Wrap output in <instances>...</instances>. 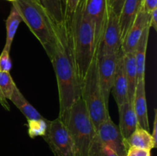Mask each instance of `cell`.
Here are the masks:
<instances>
[{
	"instance_id": "22",
	"label": "cell",
	"mask_w": 157,
	"mask_h": 156,
	"mask_svg": "<svg viewBox=\"0 0 157 156\" xmlns=\"http://www.w3.org/2000/svg\"><path fill=\"white\" fill-rule=\"evenodd\" d=\"M28 126V134L29 137L34 139L38 136H44L45 135L48 129V120L44 119H32V120H27Z\"/></svg>"
},
{
	"instance_id": "19",
	"label": "cell",
	"mask_w": 157,
	"mask_h": 156,
	"mask_svg": "<svg viewBox=\"0 0 157 156\" xmlns=\"http://www.w3.org/2000/svg\"><path fill=\"white\" fill-rule=\"evenodd\" d=\"M9 100L25 116L27 120L42 119L43 116L38 112V110L25 98L18 87L15 88Z\"/></svg>"
},
{
	"instance_id": "12",
	"label": "cell",
	"mask_w": 157,
	"mask_h": 156,
	"mask_svg": "<svg viewBox=\"0 0 157 156\" xmlns=\"http://www.w3.org/2000/svg\"><path fill=\"white\" fill-rule=\"evenodd\" d=\"M145 84V80L139 81L136 84L133 99V106L137 118L138 126L149 131L150 124H149Z\"/></svg>"
},
{
	"instance_id": "5",
	"label": "cell",
	"mask_w": 157,
	"mask_h": 156,
	"mask_svg": "<svg viewBox=\"0 0 157 156\" xmlns=\"http://www.w3.org/2000/svg\"><path fill=\"white\" fill-rule=\"evenodd\" d=\"M81 99L97 129L100 124L110 117L109 105L104 100L98 78L97 56L90 64L85 76L81 80Z\"/></svg>"
},
{
	"instance_id": "15",
	"label": "cell",
	"mask_w": 157,
	"mask_h": 156,
	"mask_svg": "<svg viewBox=\"0 0 157 156\" xmlns=\"http://www.w3.org/2000/svg\"><path fill=\"white\" fill-rule=\"evenodd\" d=\"M143 0H124L119 15L120 26H121L122 41L133 23L136 14L140 9Z\"/></svg>"
},
{
	"instance_id": "31",
	"label": "cell",
	"mask_w": 157,
	"mask_h": 156,
	"mask_svg": "<svg viewBox=\"0 0 157 156\" xmlns=\"http://www.w3.org/2000/svg\"><path fill=\"white\" fill-rule=\"evenodd\" d=\"M151 136L153 137L154 142L157 144V113L156 109L154 110V120H153V132L151 133Z\"/></svg>"
},
{
	"instance_id": "32",
	"label": "cell",
	"mask_w": 157,
	"mask_h": 156,
	"mask_svg": "<svg viewBox=\"0 0 157 156\" xmlns=\"http://www.w3.org/2000/svg\"><path fill=\"white\" fill-rule=\"evenodd\" d=\"M0 104L2 106V107L6 110H7V111H9V110H10V106H9V102H8L7 99L5 98V96H3L1 90H0Z\"/></svg>"
},
{
	"instance_id": "25",
	"label": "cell",
	"mask_w": 157,
	"mask_h": 156,
	"mask_svg": "<svg viewBox=\"0 0 157 156\" xmlns=\"http://www.w3.org/2000/svg\"><path fill=\"white\" fill-rule=\"evenodd\" d=\"M9 50L3 48L0 54V71L9 72L12 69V61L9 56Z\"/></svg>"
},
{
	"instance_id": "18",
	"label": "cell",
	"mask_w": 157,
	"mask_h": 156,
	"mask_svg": "<svg viewBox=\"0 0 157 156\" xmlns=\"http://www.w3.org/2000/svg\"><path fill=\"white\" fill-rule=\"evenodd\" d=\"M124 65L128 84V99L130 102H133L135 89L137 84V73L134 52L124 54Z\"/></svg>"
},
{
	"instance_id": "27",
	"label": "cell",
	"mask_w": 157,
	"mask_h": 156,
	"mask_svg": "<svg viewBox=\"0 0 157 156\" xmlns=\"http://www.w3.org/2000/svg\"><path fill=\"white\" fill-rule=\"evenodd\" d=\"M124 0H108L109 9H111L116 15H120Z\"/></svg>"
},
{
	"instance_id": "10",
	"label": "cell",
	"mask_w": 157,
	"mask_h": 156,
	"mask_svg": "<svg viewBox=\"0 0 157 156\" xmlns=\"http://www.w3.org/2000/svg\"><path fill=\"white\" fill-rule=\"evenodd\" d=\"M81 3L83 11L94 26L98 50L108 15V0H81Z\"/></svg>"
},
{
	"instance_id": "29",
	"label": "cell",
	"mask_w": 157,
	"mask_h": 156,
	"mask_svg": "<svg viewBox=\"0 0 157 156\" xmlns=\"http://www.w3.org/2000/svg\"><path fill=\"white\" fill-rule=\"evenodd\" d=\"M149 26L153 28L154 30H157V9H155L150 14V20H149Z\"/></svg>"
},
{
	"instance_id": "6",
	"label": "cell",
	"mask_w": 157,
	"mask_h": 156,
	"mask_svg": "<svg viewBox=\"0 0 157 156\" xmlns=\"http://www.w3.org/2000/svg\"><path fill=\"white\" fill-rule=\"evenodd\" d=\"M43 137L55 156H75L73 139L60 118L48 120L47 132Z\"/></svg>"
},
{
	"instance_id": "33",
	"label": "cell",
	"mask_w": 157,
	"mask_h": 156,
	"mask_svg": "<svg viewBox=\"0 0 157 156\" xmlns=\"http://www.w3.org/2000/svg\"><path fill=\"white\" fill-rule=\"evenodd\" d=\"M7 1H10V2H13V1H15V0H7Z\"/></svg>"
},
{
	"instance_id": "8",
	"label": "cell",
	"mask_w": 157,
	"mask_h": 156,
	"mask_svg": "<svg viewBox=\"0 0 157 156\" xmlns=\"http://www.w3.org/2000/svg\"><path fill=\"white\" fill-rule=\"evenodd\" d=\"M122 50L117 54L97 57L98 73L100 85L104 100L109 105V98L114 82L118 60L122 54Z\"/></svg>"
},
{
	"instance_id": "17",
	"label": "cell",
	"mask_w": 157,
	"mask_h": 156,
	"mask_svg": "<svg viewBox=\"0 0 157 156\" xmlns=\"http://www.w3.org/2000/svg\"><path fill=\"white\" fill-rule=\"evenodd\" d=\"M126 142L128 148L134 146L150 151L157 146V144L152 137L151 133H150L148 130L144 129L140 126H137L134 132L126 139Z\"/></svg>"
},
{
	"instance_id": "21",
	"label": "cell",
	"mask_w": 157,
	"mask_h": 156,
	"mask_svg": "<svg viewBox=\"0 0 157 156\" xmlns=\"http://www.w3.org/2000/svg\"><path fill=\"white\" fill-rule=\"evenodd\" d=\"M56 24H64V0H37Z\"/></svg>"
},
{
	"instance_id": "26",
	"label": "cell",
	"mask_w": 157,
	"mask_h": 156,
	"mask_svg": "<svg viewBox=\"0 0 157 156\" xmlns=\"http://www.w3.org/2000/svg\"><path fill=\"white\" fill-rule=\"evenodd\" d=\"M150 151H151L148 149L130 146L127 149L126 156H151Z\"/></svg>"
},
{
	"instance_id": "3",
	"label": "cell",
	"mask_w": 157,
	"mask_h": 156,
	"mask_svg": "<svg viewBox=\"0 0 157 156\" xmlns=\"http://www.w3.org/2000/svg\"><path fill=\"white\" fill-rule=\"evenodd\" d=\"M58 118L64 122L71 136L75 156H101V144L97 129L81 98Z\"/></svg>"
},
{
	"instance_id": "16",
	"label": "cell",
	"mask_w": 157,
	"mask_h": 156,
	"mask_svg": "<svg viewBox=\"0 0 157 156\" xmlns=\"http://www.w3.org/2000/svg\"><path fill=\"white\" fill-rule=\"evenodd\" d=\"M150 31V27H147L145 29L134 50L135 61H136V73H137V83L139 81L143 80H145L146 56H147V44H148Z\"/></svg>"
},
{
	"instance_id": "24",
	"label": "cell",
	"mask_w": 157,
	"mask_h": 156,
	"mask_svg": "<svg viewBox=\"0 0 157 156\" xmlns=\"http://www.w3.org/2000/svg\"><path fill=\"white\" fill-rule=\"evenodd\" d=\"M81 0H64V24L71 21Z\"/></svg>"
},
{
	"instance_id": "14",
	"label": "cell",
	"mask_w": 157,
	"mask_h": 156,
	"mask_svg": "<svg viewBox=\"0 0 157 156\" xmlns=\"http://www.w3.org/2000/svg\"><path fill=\"white\" fill-rule=\"evenodd\" d=\"M119 110V127L123 137L127 139L137 128L138 122L133 110V102L127 101L118 106Z\"/></svg>"
},
{
	"instance_id": "23",
	"label": "cell",
	"mask_w": 157,
	"mask_h": 156,
	"mask_svg": "<svg viewBox=\"0 0 157 156\" xmlns=\"http://www.w3.org/2000/svg\"><path fill=\"white\" fill-rule=\"evenodd\" d=\"M17 86L9 72L0 71V90L6 99H10Z\"/></svg>"
},
{
	"instance_id": "9",
	"label": "cell",
	"mask_w": 157,
	"mask_h": 156,
	"mask_svg": "<svg viewBox=\"0 0 157 156\" xmlns=\"http://www.w3.org/2000/svg\"><path fill=\"white\" fill-rule=\"evenodd\" d=\"M98 139L102 145L109 147L119 156H126L128 146L118 125L108 117L97 128Z\"/></svg>"
},
{
	"instance_id": "20",
	"label": "cell",
	"mask_w": 157,
	"mask_h": 156,
	"mask_svg": "<svg viewBox=\"0 0 157 156\" xmlns=\"http://www.w3.org/2000/svg\"><path fill=\"white\" fill-rule=\"evenodd\" d=\"M22 21L21 15L19 12L16 9V8L12 5L10 13L8 16L6 21V41L5 44L4 48L10 51L11 47H12V41H13L14 37L17 32L20 23Z\"/></svg>"
},
{
	"instance_id": "11",
	"label": "cell",
	"mask_w": 157,
	"mask_h": 156,
	"mask_svg": "<svg viewBox=\"0 0 157 156\" xmlns=\"http://www.w3.org/2000/svg\"><path fill=\"white\" fill-rule=\"evenodd\" d=\"M150 14L140 8L133 23L126 33L122 41L121 50L124 54L134 52L145 29L149 26Z\"/></svg>"
},
{
	"instance_id": "13",
	"label": "cell",
	"mask_w": 157,
	"mask_h": 156,
	"mask_svg": "<svg viewBox=\"0 0 157 156\" xmlns=\"http://www.w3.org/2000/svg\"><path fill=\"white\" fill-rule=\"evenodd\" d=\"M111 92L117 102V106L129 100L128 99V84L124 65V54L120 57L117 67L116 75Z\"/></svg>"
},
{
	"instance_id": "30",
	"label": "cell",
	"mask_w": 157,
	"mask_h": 156,
	"mask_svg": "<svg viewBox=\"0 0 157 156\" xmlns=\"http://www.w3.org/2000/svg\"><path fill=\"white\" fill-rule=\"evenodd\" d=\"M101 156H119L114 151L109 147L101 145Z\"/></svg>"
},
{
	"instance_id": "4",
	"label": "cell",
	"mask_w": 157,
	"mask_h": 156,
	"mask_svg": "<svg viewBox=\"0 0 157 156\" xmlns=\"http://www.w3.org/2000/svg\"><path fill=\"white\" fill-rule=\"evenodd\" d=\"M12 5L50 58L56 42L57 24L37 0H15Z\"/></svg>"
},
{
	"instance_id": "2",
	"label": "cell",
	"mask_w": 157,
	"mask_h": 156,
	"mask_svg": "<svg viewBox=\"0 0 157 156\" xmlns=\"http://www.w3.org/2000/svg\"><path fill=\"white\" fill-rule=\"evenodd\" d=\"M80 82L85 76L97 56L94 26L85 15L80 2L71 21L65 24Z\"/></svg>"
},
{
	"instance_id": "7",
	"label": "cell",
	"mask_w": 157,
	"mask_h": 156,
	"mask_svg": "<svg viewBox=\"0 0 157 156\" xmlns=\"http://www.w3.org/2000/svg\"><path fill=\"white\" fill-rule=\"evenodd\" d=\"M122 37L119 16L109 9L106 24L97 50V57L117 54L121 50Z\"/></svg>"
},
{
	"instance_id": "1",
	"label": "cell",
	"mask_w": 157,
	"mask_h": 156,
	"mask_svg": "<svg viewBox=\"0 0 157 156\" xmlns=\"http://www.w3.org/2000/svg\"><path fill=\"white\" fill-rule=\"evenodd\" d=\"M49 59L56 75L61 116L81 98V82L75 67L68 33L64 24L56 25V42Z\"/></svg>"
},
{
	"instance_id": "28",
	"label": "cell",
	"mask_w": 157,
	"mask_h": 156,
	"mask_svg": "<svg viewBox=\"0 0 157 156\" xmlns=\"http://www.w3.org/2000/svg\"><path fill=\"white\" fill-rule=\"evenodd\" d=\"M141 8L147 13L150 14L152 11L157 9V0H143Z\"/></svg>"
}]
</instances>
